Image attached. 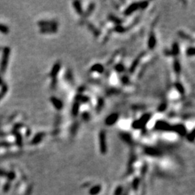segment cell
<instances>
[{
  "label": "cell",
  "instance_id": "6da1fadb",
  "mask_svg": "<svg viewBox=\"0 0 195 195\" xmlns=\"http://www.w3.org/2000/svg\"><path fill=\"white\" fill-rule=\"evenodd\" d=\"M10 49L8 47H6L3 51L2 58L1 61V65H0V72L2 73L5 72L7 64H8L9 56H10Z\"/></svg>",
  "mask_w": 195,
  "mask_h": 195
},
{
  "label": "cell",
  "instance_id": "7a4b0ae2",
  "mask_svg": "<svg viewBox=\"0 0 195 195\" xmlns=\"http://www.w3.org/2000/svg\"><path fill=\"white\" fill-rule=\"evenodd\" d=\"M101 191V187L100 186H95L90 190V194L91 195L98 194Z\"/></svg>",
  "mask_w": 195,
  "mask_h": 195
},
{
  "label": "cell",
  "instance_id": "3957f363",
  "mask_svg": "<svg viewBox=\"0 0 195 195\" xmlns=\"http://www.w3.org/2000/svg\"><path fill=\"white\" fill-rule=\"evenodd\" d=\"M7 92V85L4 84V85H3L2 88V90L0 91V100L5 96V94Z\"/></svg>",
  "mask_w": 195,
  "mask_h": 195
},
{
  "label": "cell",
  "instance_id": "277c9868",
  "mask_svg": "<svg viewBox=\"0 0 195 195\" xmlns=\"http://www.w3.org/2000/svg\"><path fill=\"white\" fill-rule=\"evenodd\" d=\"M10 31L9 28L5 25L1 24L0 23V32L2 33H7Z\"/></svg>",
  "mask_w": 195,
  "mask_h": 195
},
{
  "label": "cell",
  "instance_id": "5b68a950",
  "mask_svg": "<svg viewBox=\"0 0 195 195\" xmlns=\"http://www.w3.org/2000/svg\"><path fill=\"white\" fill-rule=\"evenodd\" d=\"M2 78H0V85H2Z\"/></svg>",
  "mask_w": 195,
  "mask_h": 195
}]
</instances>
